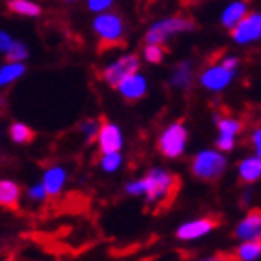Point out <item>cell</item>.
Instances as JSON below:
<instances>
[{
  "label": "cell",
  "mask_w": 261,
  "mask_h": 261,
  "mask_svg": "<svg viewBox=\"0 0 261 261\" xmlns=\"http://www.w3.org/2000/svg\"><path fill=\"white\" fill-rule=\"evenodd\" d=\"M175 187H177V179L174 177V174L161 168H153L144 179L133 181L125 189L129 194H144L147 203H157V201L166 200L175 191Z\"/></svg>",
  "instance_id": "obj_1"
},
{
  "label": "cell",
  "mask_w": 261,
  "mask_h": 261,
  "mask_svg": "<svg viewBox=\"0 0 261 261\" xmlns=\"http://www.w3.org/2000/svg\"><path fill=\"white\" fill-rule=\"evenodd\" d=\"M93 28L95 32L99 34L101 38V50L110 49V47H118V45H123V21L116 13H105V15H99L93 22Z\"/></svg>",
  "instance_id": "obj_2"
},
{
  "label": "cell",
  "mask_w": 261,
  "mask_h": 261,
  "mask_svg": "<svg viewBox=\"0 0 261 261\" xmlns=\"http://www.w3.org/2000/svg\"><path fill=\"white\" fill-rule=\"evenodd\" d=\"M226 168V159L217 151H201L192 161V172L196 177L205 181L220 177Z\"/></svg>",
  "instance_id": "obj_3"
},
{
  "label": "cell",
  "mask_w": 261,
  "mask_h": 261,
  "mask_svg": "<svg viewBox=\"0 0 261 261\" xmlns=\"http://www.w3.org/2000/svg\"><path fill=\"white\" fill-rule=\"evenodd\" d=\"M187 129L181 123H174L170 125L168 129L164 130L161 138H159V149L163 155L170 159L179 157L181 153L185 151V144H187Z\"/></svg>",
  "instance_id": "obj_4"
},
{
  "label": "cell",
  "mask_w": 261,
  "mask_h": 261,
  "mask_svg": "<svg viewBox=\"0 0 261 261\" xmlns=\"http://www.w3.org/2000/svg\"><path fill=\"white\" fill-rule=\"evenodd\" d=\"M192 28H194V22H191L189 19H166V21L155 22L149 28L146 41L151 45H159L172 34L179 32V30H192Z\"/></svg>",
  "instance_id": "obj_5"
},
{
  "label": "cell",
  "mask_w": 261,
  "mask_h": 261,
  "mask_svg": "<svg viewBox=\"0 0 261 261\" xmlns=\"http://www.w3.org/2000/svg\"><path fill=\"white\" fill-rule=\"evenodd\" d=\"M136 69H138V56L127 55V56H123V58H120L118 62H114L112 65H109V67L103 71V79L109 82L110 86L118 88V84H120L125 76L136 73Z\"/></svg>",
  "instance_id": "obj_6"
},
{
  "label": "cell",
  "mask_w": 261,
  "mask_h": 261,
  "mask_svg": "<svg viewBox=\"0 0 261 261\" xmlns=\"http://www.w3.org/2000/svg\"><path fill=\"white\" fill-rule=\"evenodd\" d=\"M261 32V17L259 13H250L241 19L233 28H231V36L235 41L239 43H248L259 38Z\"/></svg>",
  "instance_id": "obj_7"
},
{
  "label": "cell",
  "mask_w": 261,
  "mask_h": 261,
  "mask_svg": "<svg viewBox=\"0 0 261 261\" xmlns=\"http://www.w3.org/2000/svg\"><path fill=\"white\" fill-rule=\"evenodd\" d=\"M215 226H217V222H215L213 218H198V220L183 224V226L177 229V237L183 241L200 239V237L209 233L211 229H215Z\"/></svg>",
  "instance_id": "obj_8"
},
{
  "label": "cell",
  "mask_w": 261,
  "mask_h": 261,
  "mask_svg": "<svg viewBox=\"0 0 261 261\" xmlns=\"http://www.w3.org/2000/svg\"><path fill=\"white\" fill-rule=\"evenodd\" d=\"M99 138V146H101V153H112V151H120L121 144H123V138H121L120 129L112 123H105L97 133Z\"/></svg>",
  "instance_id": "obj_9"
},
{
  "label": "cell",
  "mask_w": 261,
  "mask_h": 261,
  "mask_svg": "<svg viewBox=\"0 0 261 261\" xmlns=\"http://www.w3.org/2000/svg\"><path fill=\"white\" fill-rule=\"evenodd\" d=\"M235 235L243 241H256L261 235V213L259 211H250L245 217V220L237 226Z\"/></svg>",
  "instance_id": "obj_10"
},
{
  "label": "cell",
  "mask_w": 261,
  "mask_h": 261,
  "mask_svg": "<svg viewBox=\"0 0 261 261\" xmlns=\"http://www.w3.org/2000/svg\"><path fill=\"white\" fill-rule=\"evenodd\" d=\"M233 75V71L226 67H211L201 75V84L209 90H222L224 86H228Z\"/></svg>",
  "instance_id": "obj_11"
},
{
  "label": "cell",
  "mask_w": 261,
  "mask_h": 261,
  "mask_svg": "<svg viewBox=\"0 0 261 261\" xmlns=\"http://www.w3.org/2000/svg\"><path fill=\"white\" fill-rule=\"evenodd\" d=\"M118 88H120L121 95L125 99L136 101V99H140L142 95L146 93V81H144V76L133 73V75L125 76V79L118 84Z\"/></svg>",
  "instance_id": "obj_12"
},
{
  "label": "cell",
  "mask_w": 261,
  "mask_h": 261,
  "mask_svg": "<svg viewBox=\"0 0 261 261\" xmlns=\"http://www.w3.org/2000/svg\"><path fill=\"white\" fill-rule=\"evenodd\" d=\"M64 183H65V170L60 168V166H55V168H49L45 172V177L41 185H43L47 196H56V194H60Z\"/></svg>",
  "instance_id": "obj_13"
},
{
  "label": "cell",
  "mask_w": 261,
  "mask_h": 261,
  "mask_svg": "<svg viewBox=\"0 0 261 261\" xmlns=\"http://www.w3.org/2000/svg\"><path fill=\"white\" fill-rule=\"evenodd\" d=\"M21 198V189L17 183L8 179H0V205L2 207H17Z\"/></svg>",
  "instance_id": "obj_14"
},
{
  "label": "cell",
  "mask_w": 261,
  "mask_h": 261,
  "mask_svg": "<svg viewBox=\"0 0 261 261\" xmlns=\"http://www.w3.org/2000/svg\"><path fill=\"white\" fill-rule=\"evenodd\" d=\"M261 175L259 157H248L239 164V177L243 183H256Z\"/></svg>",
  "instance_id": "obj_15"
},
{
  "label": "cell",
  "mask_w": 261,
  "mask_h": 261,
  "mask_svg": "<svg viewBox=\"0 0 261 261\" xmlns=\"http://www.w3.org/2000/svg\"><path fill=\"white\" fill-rule=\"evenodd\" d=\"M246 15V4L243 2V0H235L233 4L229 6L228 10L222 13V22L224 27L228 28H233L237 22L243 19V17Z\"/></svg>",
  "instance_id": "obj_16"
},
{
  "label": "cell",
  "mask_w": 261,
  "mask_h": 261,
  "mask_svg": "<svg viewBox=\"0 0 261 261\" xmlns=\"http://www.w3.org/2000/svg\"><path fill=\"white\" fill-rule=\"evenodd\" d=\"M261 256V243L256 241H245L243 245L237 248V257L241 261H256Z\"/></svg>",
  "instance_id": "obj_17"
},
{
  "label": "cell",
  "mask_w": 261,
  "mask_h": 261,
  "mask_svg": "<svg viewBox=\"0 0 261 261\" xmlns=\"http://www.w3.org/2000/svg\"><path fill=\"white\" fill-rule=\"evenodd\" d=\"M8 8L15 13H21V15H39L41 13V8L30 0H10Z\"/></svg>",
  "instance_id": "obj_18"
},
{
  "label": "cell",
  "mask_w": 261,
  "mask_h": 261,
  "mask_svg": "<svg viewBox=\"0 0 261 261\" xmlns=\"http://www.w3.org/2000/svg\"><path fill=\"white\" fill-rule=\"evenodd\" d=\"M22 73H24V65H22L21 62H13V64L2 67V69H0V86H6V84L13 82L15 79H19Z\"/></svg>",
  "instance_id": "obj_19"
},
{
  "label": "cell",
  "mask_w": 261,
  "mask_h": 261,
  "mask_svg": "<svg viewBox=\"0 0 261 261\" xmlns=\"http://www.w3.org/2000/svg\"><path fill=\"white\" fill-rule=\"evenodd\" d=\"M10 135L13 138V142L17 144H28L34 140V133L30 127H27L24 123H13L10 129Z\"/></svg>",
  "instance_id": "obj_20"
},
{
  "label": "cell",
  "mask_w": 261,
  "mask_h": 261,
  "mask_svg": "<svg viewBox=\"0 0 261 261\" xmlns=\"http://www.w3.org/2000/svg\"><path fill=\"white\" fill-rule=\"evenodd\" d=\"M192 81V71H191V65L187 64H179L177 67H175L174 71V76H172V82H174L175 86L179 88H187L189 84H191Z\"/></svg>",
  "instance_id": "obj_21"
},
{
  "label": "cell",
  "mask_w": 261,
  "mask_h": 261,
  "mask_svg": "<svg viewBox=\"0 0 261 261\" xmlns=\"http://www.w3.org/2000/svg\"><path fill=\"white\" fill-rule=\"evenodd\" d=\"M217 121H218V130H220V135H224V136H231V138H235V135L241 130L239 121L229 120V118H224V120L217 118Z\"/></svg>",
  "instance_id": "obj_22"
},
{
  "label": "cell",
  "mask_w": 261,
  "mask_h": 261,
  "mask_svg": "<svg viewBox=\"0 0 261 261\" xmlns=\"http://www.w3.org/2000/svg\"><path fill=\"white\" fill-rule=\"evenodd\" d=\"M120 164H121V155L118 151L103 153V157H101V166H103L105 172H116V170L120 168Z\"/></svg>",
  "instance_id": "obj_23"
},
{
  "label": "cell",
  "mask_w": 261,
  "mask_h": 261,
  "mask_svg": "<svg viewBox=\"0 0 261 261\" xmlns=\"http://www.w3.org/2000/svg\"><path fill=\"white\" fill-rule=\"evenodd\" d=\"M27 56H28L27 47H24L22 43H15V41L10 45V49L6 50V58H8V62H11V64H13V62L24 60Z\"/></svg>",
  "instance_id": "obj_24"
},
{
  "label": "cell",
  "mask_w": 261,
  "mask_h": 261,
  "mask_svg": "<svg viewBox=\"0 0 261 261\" xmlns=\"http://www.w3.org/2000/svg\"><path fill=\"white\" fill-rule=\"evenodd\" d=\"M146 58L149 62H153V64H159V62L163 60V49L159 47V45H147L146 49Z\"/></svg>",
  "instance_id": "obj_25"
},
{
  "label": "cell",
  "mask_w": 261,
  "mask_h": 261,
  "mask_svg": "<svg viewBox=\"0 0 261 261\" xmlns=\"http://www.w3.org/2000/svg\"><path fill=\"white\" fill-rule=\"evenodd\" d=\"M81 129L84 130V135H86L88 140H93L99 133V123L95 120H90V121H84L81 125Z\"/></svg>",
  "instance_id": "obj_26"
},
{
  "label": "cell",
  "mask_w": 261,
  "mask_h": 261,
  "mask_svg": "<svg viewBox=\"0 0 261 261\" xmlns=\"http://www.w3.org/2000/svg\"><path fill=\"white\" fill-rule=\"evenodd\" d=\"M235 146V138H231V136H224L220 135L217 140V147L218 149H222V151H231Z\"/></svg>",
  "instance_id": "obj_27"
},
{
  "label": "cell",
  "mask_w": 261,
  "mask_h": 261,
  "mask_svg": "<svg viewBox=\"0 0 261 261\" xmlns=\"http://www.w3.org/2000/svg\"><path fill=\"white\" fill-rule=\"evenodd\" d=\"M28 196H30L32 200H36V201H43L45 198H47V192H45L43 185H36V187H32V189L28 191Z\"/></svg>",
  "instance_id": "obj_28"
},
{
  "label": "cell",
  "mask_w": 261,
  "mask_h": 261,
  "mask_svg": "<svg viewBox=\"0 0 261 261\" xmlns=\"http://www.w3.org/2000/svg\"><path fill=\"white\" fill-rule=\"evenodd\" d=\"M88 4L93 11H103L112 6V0H88Z\"/></svg>",
  "instance_id": "obj_29"
},
{
  "label": "cell",
  "mask_w": 261,
  "mask_h": 261,
  "mask_svg": "<svg viewBox=\"0 0 261 261\" xmlns=\"http://www.w3.org/2000/svg\"><path fill=\"white\" fill-rule=\"evenodd\" d=\"M11 43H13V41H11L10 36L6 32H0V50H8Z\"/></svg>",
  "instance_id": "obj_30"
},
{
  "label": "cell",
  "mask_w": 261,
  "mask_h": 261,
  "mask_svg": "<svg viewBox=\"0 0 261 261\" xmlns=\"http://www.w3.org/2000/svg\"><path fill=\"white\" fill-rule=\"evenodd\" d=\"M237 58H228V60H224V64H222V67H226V69H231L233 71L235 69V65H237Z\"/></svg>",
  "instance_id": "obj_31"
},
{
  "label": "cell",
  "mask_w": 261,
  "mask_h": 261,
  "mask_svg": "<svg viewBox=\"0 0 261 261\" xmlns=\"http://www.w3.org/2000/svg\"><path fill=\"white\" fill-rule=\"evenodd\" d=\"M259 136H261L259 130H256V133H254V136H252V140H254V146H256L257 151H259Z\"/></svg>",
  "instance_id": "obj_32"
},
{
  "label": "cell",
  "mask_w": 261,
  "mask_h": 261,
  "mask_svg": "<svg viewBox=\"0 0 261 261\" xmlns=\"http://www.w3.org/2000/svg\"><path fill=\"white\" fill-rule=\"evenodd\" d=\"M203 261H228L224 256H215V257H209V259H203Z\"/></svg>",
  "instance_id": "obj_33"
}]
</instances>
